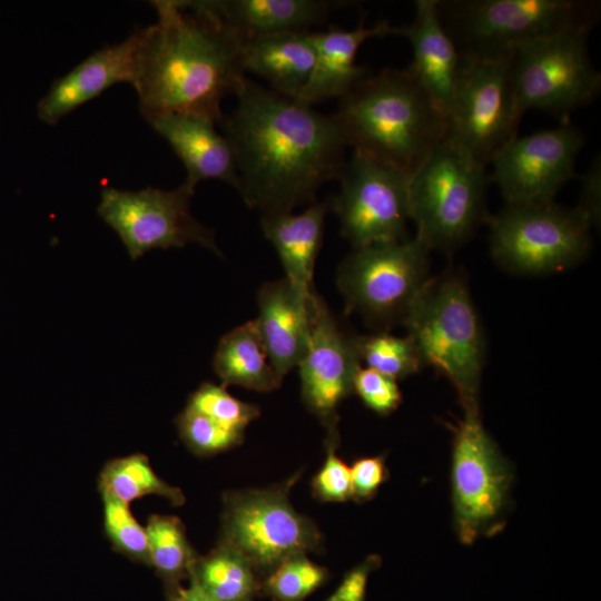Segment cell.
Masks as SVG:
<instances>
[{
    "label": "cell",
    "mask_w": 601,
    "mask_h": 601,
    "mask_svg": "<svg viewBox=\"0 0 601 601\" xmlns=\"http://www.w3.org/2000/svg\"><path fill=\"white\" fill-rule=\"evenodd\" d=\"M236 107L223 117L233 148L237 191L264 214L292 213L314 203L326 181L338 178L347 144L334 114L284 97L247 77Z\"/></svg>",
    "instance_id": "obj_1"
},
{
    "label": "cell",
    "mask_w": 601,
    "mask_h": 601,
    "mask_svg": "<svg viewBox=\"0 0 601 601\" xmlns=\"http://www.w3.org/2000/svg\"><path fill=\"white\" fill-rule=\"evenodd\" d=\"M157 21L142 28L139 66L132 85L145 119L191 114L223 120L221 101L246 78L243 40L197 0L151 1Z\"/></svg>",
    "instance_id": "obj_2"
},
{
    "label": "cell",
    "mask_w": 601,
    "mask_h": 601,
    "mask_svg": "<svg viewBox=\"0 0 601 601\" xmlns=\"http://www.w3.org/2000/svg\"><path fill=\"white\" fill-rule=\"evenodd\" d=\"M334 115L354 152L408 176L446 137L445 115L408 67L366 77L341 98Z\"/></svg>",
    "instance_id": "obj_3"
},
{
    "label": "cell",
    "mask_w": 601,
    "mask_h": 601,
    "mask_svg": "<svg viewBox=\"0 0 601 601\" xmlns=\"http://www.w3.org/2000/svg\"><path fill=\"white\" fill-rule=\"evenodd\" d=\"M424 365L454 386L466 412H480L485 342L466 280L461 274L431 277L403 323Z\"/></svg>",
    "instance_id": "obj_4"
},
{
    "label": "cell",
    "mask_w": 601,
    "mask_h": 601,
    "mask_svg": "<svg viewBox=\"0 0 601 601\" xmlns=\"http://www.w3.org/2000/svg\"><path fill=\"white\" fill-rule=\"evenodd\" d=\"M594 0H437L446 32L464 59L509 60L521 46L574 28L593 29Z\"/></svg>",
    "instance_id": "obj_5"
},
{
    "label": "cell",
    "mask_w": 601,
    "mask_h": 601,
    "mask_svg": "<svg viewBox=\"0 0 601 601\" xmlns=\"http://www.w3.org/2000/svg\"><path fill=\"white\" fill-rule=\"evenodd\" d=\"M485 168L445 137L410 176V219L430 250L452 253L487 221Z\"/></svg>",
    "instance_id": "obj_6"
},
{
    "label": "cell",
    "mask_w": 601,
    "mask_h": 601,
    "mask_svg": "<svg viewBox=\"0 0 601 601\" xmlns=\"http://www.w3.org/2000/svg\"><path fill=\"white\" fill-rule=\"evenodd\" d=\"M430 252L416 237L354 249L336 275L346 313L359 315L375 333L403 325L431 278Z\"/></svg>",
    "instance_id": "obj_7"
},
{
    "label": "cell",
    "mask_w": 601,
    "mask_h": 601,
    "mask_svg": "<svg viewBox=\"0 0 601 601\" xmlns=\"http://www.w3.org/2000/svg\"><path fill=\"white\" fill-rule=\"evenodd\" d=\"M300 473L266 489L226 491L218 542L239 551L260 580L286 558L321 552L323 534L307 515L296 511L289 491Z\"/></svg>",
    "instance_id": "obj_8"
},
{
    "label": "cell",
    "mask_w": 601,
    "mask_h": 601,
    "mask_svg": "<svg viewBox=\"0 0 601 601\" xmlns=\"http://www.w3.org/2000/svg\"><path fill=\"white\" fill-rule=\"evenodd\" d=\"M591 29L574 28L519 47L510 57V77L520 117L540 110L569 120L601 90V73L591 62Z\"/></svg>",
    "instance_id": "obj_9"
},
{
    "label": "cell",
    "mask_w": 601,
    "mask_h": 601,
    "mask_svg": "<svg viewBox=\"0 0 601 601\" xmlns=\"http://www.w3.org/2000/svg\"><path fill=\"white\" fill-rule=\"evenodd\" d=\"M490 252L504 269L544 275L578 264L591 245V223L578 208L554 201L505 205L490 216Z\"/></svg>",
    "instance_id": "obj_10"
},
{
    "label": "cell",
    "mask_w": 601,
    "mask_h": 601,
    "mask_svg": "<svg viewBox=\"0 0 601 601\" xmlns=\"http://www.w3.org/2000/svg\"><path fill=\"white\" fill-rule=\"evenodd\" d=\"M453 435L454 529L463 544H472L504 525L513 471L483 426L480 412L464 413Z\"/></svg>",
    "instance_id": "obj_11"
},
{
    "label": "cell",
    "mask_w": 601,
    "mask_h": 601,
    "mask_svg": "<svg viewBox=\"0 0 601 601\" xmlns=\"http://www.w3.org/2000/svg\"><path fill=\"white\" fill-rule=\"evenodd\" d=\"M509 60L462 58L445 114L446 138L484 167L518 136L521 117L515 107Z\"/></svg>",
    "instance_id": "obj_12"
},
{
    "label": "cell",
    "mask_w": 601,
    "mask_h": 601,
    "mask_svg": "<svg viewBox=\"0 0 601 601\" xmlns=\"http://www.w3.org/2000/svg\"><path fill=\"white\" fill-rule=\"evenodd\" d=\"M195 189L185 181L164 190L147 187L137 191L105 187L97 211L124 243L131 259L161 248L199 244L221 255L214 231L191 214Z\"/></svg>",
    "instance_id": "obj_13"
},
{
    "label": "cell",
    "mask_w": 601,
    "mask_h": 601,
    "mask_svg": "<svg viewBox=\"0 0 601 601\" xmlns=\"http://www.w3.org/2000/svg\"><path fill=\"white\" fill-rule=\"evenodd\" d=\"M337 180L339 190L331 199V209L339 219L342 236L354 249L408 238V175L353 151Z\"/></svg>",
    "instance_id": "obj_14"
},
{
    "label": "cell",
    "mask_w": 601,
    "mask_h": 601,
    "mask_svg": "<svg viewBox=\"0 0 601 601\" xmlns=\"http://www.w3.org/2000/svg\"><path fill=\"white\" fill-rule=\"evenodd\" d=\"M584 135L569 120L558 127L516 136L492 160L491 181L506 205L554 201L559 190L577 176V158Z\"/></svg>",
    "instance_id": "obj_15"
},
{
    "label": "cell",
    "mask_w": 601,
    "mask_h": 601,
    "mask_svg": "<svg viewBox=\"0 0 601 601\" xmlns=\"http://www.w3.org/2000/svg\"><path fill=\"white\" fill-rule=\"evenodd\" d=\"M300 395L306 408L325 426L338 428V407L354 394L361 367L356 335L348 334L316 294L307 349L298 364Z\"/></svg>",
    "instance_id": "obj_16"
},
{
    "label": "cell",
    "mask_w": 601,
    "mask_h": 601,
    "mask_svg": "<svg viewBox=\"0 0 601 601\" xmlns=\"http://www.w3.org/2000/svg\"><path fill=\"white\" fill-rule=\"evenodd\" d=\"M141 39L142 28H138L121 42L96 50L57 78L38 102L39 119L56 125L108 88L121 82L132 86L138 73Z\"/></svg>",
    "instance_id": "obj_17"
},
{
    "label": "cell",
    "mask_w": 601,
    "mask_h": 601,
    "mask_svg": "<svg viewBox=\"0 0 601 601\" xmlns=\"http://www.w3.org/2000/svg\"><path fill=\"white\" fill-rule=\"evenodd\" d=\"M316 294L302 292L286 277L265 282L257 292L254 322L280 380L298 366L307 349Z\"/></svg>",
    "instance_id": "obj_18"
},
{
    "label": "cell",
    "mask_w": 601,
    "mask_h": 601,
    "mask_svg": "<svg viewBox=\"0 0 601 601\" xmlns=\"http://www.w3.org/2000/svg\"><path fill=\"white\" fill-rule=\"evenodd\" d=\"M146 121L173 148L186 169L188 186L218 179L236 190L238 178L230 142L209 118L191 114H165Z\"/></svg>",
    "instance_id": "obj_19"
},
{
    "label": "cell",
    "mask_w": 601,
    "mask_h": 601,
    "mask_svg": "<svg viewBox=\"0 0 601 601\" xmlns=\"http://www.w3.org/2000/svg\"><path fill=\"white\" fill-rule=\"evenodd\" d=\"M395 35L406 37L413 49L408 66L418 82L445 115L461 69V55L442 24L437 0L414 1L413 20Z\"/></svg>",
    "instance_id": "obj_20"
},
{
    "label": "cell",
    "mask_w": 601,
    "mask_h": 601,
    "mask_svg": "<svg viewBox=\"0 0 601 601\" xmlns=\"http://www.w3.org/2000/svg\"><path fill=\"white\" fill-rule=\"evenodd\" d=\"M388 35H395V27L385 20L373 27H366L362 20L352 30L332 26L325 31L313 32L315 63L296 100L313 106L327 99L343 98L368 77V70L356 63L359 47L370 38Z\"/></svg>",
    "instance_id": "obj_21"
},
{
    "label": "cell",
    "mask_w": 601,
    "mask_h": 601,
    "mask_svg": "<svg viewBox=\"0 0 601 601\" xmlns=\"http://www.w3.org/2000/svg\"><path fill=\"white\" fill-rule=\"evenodd\" d=\"M204 11L242 40L324 21L335 2L323 0H197Z\"/></svg>",
    "instance_id": "obj_22"
},
{
    "label": "cell",
    "mask_w": 601,
    "mask_h": 601,
    "mask_svg": "<svg viewBox=\"0 0 601 601\" xmlns=\"http://www.w3.org/2000/svg\"><path fill=\"white\" fill-rule=\"evenodd\" d=\"M242 63L245 72L266 80L273 91L297 99L315 63L313 31L293 30L245 39Z\"/></svg>",
    "instance_id": "obj_23"
},
{
    "label": "cell",
    "mask_w": 601,
    "mask_h": 601,
    "mask_svg": "<svg viewBox=\"0 0 601 601\" xmlns=\"http://www.w3.org/2000/svg\"><path fill=\"white\" fill-rule=\"evenodd\" d=\"M331 199L314 201L302 214H264L260 228L274 246L286 278L304 293L315 290L314 267L324 234Z\"/></svg>",
    "instance_id": "obj_24"
},
{
    "label": "cell",
    "mask_w": 601,
    "mask_h": 601,
    "mask_svg": "<svg viewBox=\"0 0 601 601\" xmlns=\"http://www.w3.org/2000/svg\"><path fill=\"white\" fill-rule=\"evenodd\" d=\"M213 370L223 386L270 392L283 382L273 368L254 321L226 333L218 342Z\"/></svg>",
    "instance_id": "obj_25"
},
{
    "label": "cell",
    "mask_w": 601,
    "mask_h": 601,
    "mask_svg": "<svg viewBox=\"0 0 601 601\" xmlns=\"http://www.w3.org/2000/svg\"><path fill=\"white\" fill-rule=\"evenodd\" d=\"M188 580L217 601H255L260 594V578L252 563L221 542L207 554H198Z\"/></svg>",
    "instance_id": "obj_26"
},
{
    "label": "cell",
    "mask_w": 601,
    "mask_h": 601,
    "mask_svg": "<svg viewBox=\"0 0 601 601\" xmlns=\"http://www.w3.org/2000/svg\"><path fill=\"white\" fill-rule=\"evenodd\" d=\"M98 490L129 505L148 495L161 496L174 506L186 501L183 491L162 480L142 453L109 460L99 473Z\"/></svg>",
    "instance_id": "obj_27"
},
{
    "label": "cell",
    "mask_w": 601,
    "mask_h": 601,
    "mask_svg": "<svg viewBox=\"0 0 601 601\" xmlns=\"http://www.w3.org/2000/svg\"><path fill=\"white\" fill-rule=\"evenodd\" d=\"M149 544V566L164 587L188 579L198 553L190 544L183 521L174 515L151 514L145 525Z\"/></svg>",
    "instance_id": "obj_28"
},
{
    "label": "cell",
    "mask_w": 601,
    "mask_h": 601,
    "mask_svg": "<svg viewBox=\"0 0 601 601\" xmlns=\"http://www.w3.org/2000/svg\"><path fill=\"white\" fill-rule=\"evenodd\" d=\"M329 579L328 569L296 553L277 564L260 580V593L273 601H304Z\"/></svg>",
    "instance_id": "obj_29"
},
{
    "label": "cell",
    "mask_w": 601,
    "mask_h": 601,
    "mask_svg": "<svg viewBox=\"0 0 601 601\" xmlns=\"http://www.w3.org/2000/svg\"><path fill=\"white\" fill-rule=\"evenodd\" d=\"M361 362L395 381L417 373L423 363L412 339L390 333L356 335Z\"/></svg>",
    "instance_id": "obj_30"
},
{
    "label": "cell",
    "mask_w": 601,
    "mask_h": 601,
    "mask_svg": "<svg viewBox=\"0 0 601 601\" xmlns=\"http://www.w3.org/2000/svg\"><path fill=\"white\" fill-rule=\"evenodd\" d=\"M99 493L102 502L104 532L112 550L132 562L149 566L146 528L134 516L129 504L104 490H99Z\"/></svg>",
    "instance_id": "obj_31"
},
{
    "label": "cell",
    "mask_w": 601,
    "mask_h": 601,
    "mask_svg": "<svg viewBox=\"0 0 601 601\" xmlns=\"http://www.w3.org/2000/svg\"><path fill=\"white\" fill-rule=\"evenodd\" d=\"M175 424L185 446L201 457L236 447L243 442L245 434L228 428L187 406L177 415Z\"/></svg>",
    "instance_id": "obj_32"
},
{
    "label": "cell",
    "mask_w": 601,
    "mask_h": 601,
    "mask_svg": "<svg viewBox=\"0 0 601 601\" xmlns=\"http://www.w3.org/2000/svg\"><path fill=\"white\" fill-rule=\"evenodd\" d=\"M186 406L243 433L260 413L257 405L243 402L229 394L225 386L209 382L200 384L190 394Z\"/></svg>",
    "instance_id": "obj_33"
},
{
    "label": "cell",
    "mask_w": 601,
    "mask_h": 601,
    "mask_svg": "<svg viewBox=\"0 0 601 601\" xmlns=\"http://www.w3.org/2000/svg\"><path fill=\"white\" fill-rule=\"evenodd\" d=\"M338 428L327 431L326 456L311 482L313 496L321 502H346L352 499L351 467L337 455Z\"/></svg>",
    "instance_id": "obj_34"
},
{
    "label": "cell",
    "mask_w": 601,
    "mask_h": 601,
    "mask_svg": "<svg viewBox=\"0 0 601 601\" xmlns=\"http://www.w3.org/2000/svg\"><path fill=\"white\" fill-rule=\"evenodd\" d=\"M353 388L366 407L382 416L394 412L402 402L396 381L368 367H359Z\"/></svg>",
    "instance_id": "obj_35"
},
{
    "label": "cell",
    "mask_w": 601,
    "mask_h": 601,
    "mask_svg": "<svg viewBox=\"0 0 601 601\" xmlns=\"http://www.w3.org/2000/svg\"><path fill=\"white\" fill-rule=\"evenodd\" d=\"M349 467L352 500L358 503L373 499L388 479V470L383 455L359 457Z\"/></svg>",
    "instance_id": "obj_36"
},
{
    "label": "cell",
    "mask_w": 601,
    "mask_h": 601,
    "mask_svg": "<svg viewBox=\"0 0 601 601\" xmlns=\"http://www.w3.org/2000/svg\"><path fill=\"white\" fill-rule=\"evenodd\" d=\"M381 563L380 555H367L344 574L336 590L325 601H365L370 575Z\"/></svg>",
    "instance_id": "obj_37"
},
{
    "label": "cell",
    "mask_w": 601,
    "mask_h": 601,
    "mask_svg": "<svg viewBox=\"0 0 601 601\" xmlns=\"http://www.w3.org/2000/svg\"><path fill=\"white\" fill-rule=\"evenodd\" d=\"M580 178L582 186L577 207L587 216L592 226H599L601 217V161L599 156Z\"/></svg>",
    "instance_id": "obj_38"
},
{
    "label": "cell",
    "mask_w": 601,
    "mask_h": 601,
    "mask_svg": "<svg viewBox=\"0 0 601 601\" xmlns=\"http://www.w3.org/2000/svg\"><path fill=\"white\" fill-rule=\"evenodd\" d=\"M166 601H217L194 582L188 585L181 583L165 587Z\"/></svg>",
    "instance_id": "obj_39"
}]
</instances>
